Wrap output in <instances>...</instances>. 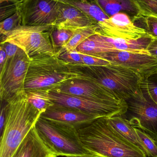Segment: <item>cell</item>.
<instances>
[{
	"label": "cell",
	"mask_w": 157,
	"mask_h": 157,
	"mask_svg": "<svg viewBox=\"0 0 157 157\" xmlns=\"http://www.w3.org/2000/svg\"><path fill=\"white\" fill-rule=\"evenodd\" d=\"M136 130L144 147L147 157H157V145L155 140L140 129L136 128Z\"/></svg>",
	"instance_id": "27"
},
{
	"label": "cell",
	"mask_w": 157,
	"mask_h": 157,
	"mask_svg": "<svg viewBox=\"0 0 157 157\" xmlns=\"http://www.w3.org/2000/svg\"><path fill=\"white\" fill-rule=\"evenodd\" d=\"M94 56L128 68L139 74L142 78L157 74V58L151 55L115 50Z\"/></svg>",
	"instance_id": "12"
},
{
	"label": "cell",
	"mask_w": 157,
	"mask_h": 157,
	"mask_svg": "<svg viewBox=\"0 0 157 157\" xmlns=\"http://www.w3.org/2000/svg\"><path fill=\"white\" fill-rule=\"evenodd\" d=\"M73 35V32L55 27L52 32V37L56 53L66 45Z\"/></svg>",
	"instance_id": "25"
},
{
	"label": "cell",
	"mask_w": 157,
	"mask_h": 157,
	"mask_svg": "<svg viewBox=\"0 0 157 157\" xmlns=\"http://www.w3.org/2000/svg\"><path fill=\"white\" fill-rule=\"evenodd\" d=\"M62 2L80 10L97 23L104 21L110 17L104 11L97 2V0L88 1L86 0H61Z\"/></svg>",
	"instance_id": "20"
},
{
	"label": "cell",
	"mask_w": 157,
	"mask_h": 157,
	"mask_svg": "<svg viewBox=\"0 0 157 157\" xmlns=\"http://www.w3.org/2000/svg\"><path fill=\"white\" fill-rule=\"evenodd\" d=\"M6 103V118L1 137L0 157H12L42 113L28 102L26 92Z\"/></svg>",
	"instance_id": "2"
},
{
	"label": "cell",
	"mask_w": 157,
	"mask_h": 157,
	"mask_svg": "<svg viewBox=\"0 0 157 157\" xmlns=\"http://www.w3.org/2000/svg\"><path fill=\"white\" fill-rule=\"evenodd\" d=\"M77 50L81 54L92 56L115 51L111 49L102 42L97 34L92 36L85 40L77 48Z\"/></svg>",
	"instance_id": "22"
},
{
	"label": "cell",
	"mask_w": 157,
	"mask_h": 157,
	"mask_svg": "<svg viewBox=\"0 0 157 157\" xmlns=\"http://www.w3.org/2000/svg\"><path fill=\"white\" fill-rule=\"evenodd\" d=\"M21 25V16L17 11L12 16L9 17L0 23V34L2 40L8 33Z\"/></svg>",
	"instance_id": "28"
},
{
	"label": "cell",
	"mask_w": 157,
	"mask_h": 157,
	"mask_svg": "<svg viewBox=\"0 0 157 157\" xmlns=\"http://www.w3.org/2000/svg\"><path fill=\"white\" fill-rule=\"evenodd\" d=\"M155 142H156V145H157V140H155Z\"/></svg>",
	"instance_id": "38"
},
{
	"label": "cell",
	"mask_w": 157,
	"mask_h": 157,
	"mask_svg": "<svg viewBox=\"0 0 157 157\" xmlns=\"http://www.w3.org/2000/svg\"><path fill=\"white\" fill-rule=\"evenodd\" d=\"M44 143L35 126L30 130L12 157H57Z\"/></svg>",
	"instance_id": "16"
},
{
	"label": "cell",
	"mask_w": 157,
	"mask_h": 157,
	"mask_svg": "<svg viewBox=\"0 0 157 157\" xmlns=\"http://www.w3.org/2000/svg\"><path fill=\"white\" fill-rule=\"evenodd\" d=\"M42 90L55 104L79 110L97 119L121 116L127 109L126 102L116 103L99 101L57 92L50 89Z\"/></svg>",
	"instance_id": "7"
},
{
	"label": "cell",
	"mask_w": 157,
	"mask_h": 157,
	"mask_svg": "<svg viewBox=\"0 0 157 157\" xmlns=\"http://www.w3.org/2000/svg\"><path fill=\"white\" fill-rule=\"evenodd\" d=\"M97 1L109 17L124 13L131 17L134 22L137 18L138 10L134 0H97Z\"/></svg>",
	"instance_id": "18"
},
{
	"label": "cell",
	"mask_w": 157,
	"mask_h": 157,
	"mask_svg": "<svg viewBox=\"0 0 157 157\" xmlns=\"http://www.w3.org/2000/svg\"></svg>",
	"instance_id": "39"
},
{
	"label": "cell",
	"mask_w": 157,
	"mask_h": 157,
	"mask_svg": "<svg viewBox=\"0 0 157 157\" xmlns=\"http://www.w3.org/2000/svg\"><path fill=\"white\" fill-rule=\"evenodd\" d=\"M97 36L102 42L113 50L150 55L147 49L151 40L150 37L131 40L113 39L101 34H97Z\"/></svg>",
	"instance_id": "17"
},
{
	"label": "cell",
	"mask_w": 157,
	"mask_h": 157,
	"mask_svg": "<svg viewBox=\"0 0 157 157\" xmlns=\"http://www.w3.org/2000/svg\"><path fill=\"white\" fill-rule=\"evenodd\" d=\"M25 92L28 102L42 113L55 105L43 90H31Z\"/></svg>",
	"instance_id": "23"
},
{
	"label": "cell",
	"mask_w": 157,
	"mask_h": 157,
	"mask_svg": "<svg viewBox=\"0 0 157 157\" xmlns=\"http://www.w3.org/2000/svg\"><path fill=\"white\" fill-rule=\"evenodd\" d=\"M41 117L78 129L87 126L97 118L78 110L55 104L42 113Z\"/></svg>",
	"instance_id": "14"
},
{
	"label": "cell",
	"mask_w": 157,
	"mask_h": 157,
	"mask_svg": "<svg viewBox=\"0 0 157 157\" xmlns=\"http://www.w3.org/2000/svg\"><path fill=\"white\" fill-rule=\"evenodd\" d=\"M72 78L94 82L126 101L140 89L142 78L133 71L117 64L104 66L68 64Z\"/></svg>",
	"instance_id": "3"
},
{
	"label": "cell",
	"mask_w": 157,
	"mask_h": 157,
	"mask_svg": "<svg viewBox=\"0 0 157 157\" xmlns=\"http://www.w3.org/2000/svg\"><path fill=\"white\" fill-rule=\"evenodd\" d=\"M35 128L47 147L57 156H83L91 154L82 143L78 129L39 117Z\"/></svg>",
	"instance_id": "4"
},
{
	"label": "cell",
	"mask_w": 157,
	"mask_h": 157,
	"mask_svg": "<svg viewBox=\"0 0 157 157\" xmlns=\"http://www.w3.org/2000/svg\"><path fill=\"white\" fill-rule=\"evenodd\" d=\"M100 28L98 24L78 29L73 32V35L68 43L57 53L63 51H73L85 40L95 34H100Z\"/></svg>",
	"instance_id": "21"
},
{
	"label": "cell",
	"mask_w": 157,
	"mask_h": 157,
	"mask_svg": "<svg viewBox=\"0 0 157 157\" xmlns=\"http://www.w3.org/2000/svg\"><path fill=\"white\" fill-rule=\"evenodd\" d=\"M102 157V156H100V155H97V154H89V155H83V156H72V157Z\"/></svg>",
	"instance_id": "37"
},
{
	"label": "cell",
	"mask_w": 157,
	"mask_h": 157,
	"mask_svg": "<svg viewBox=\"0 0 157 157\" xmlns=\"http://www.w3.org/2000/svg\"><path fill=\"white\" fill-rule=\"evenodd\" d=\"M139 19L143 20L145 25L144 29L151 38L157 39V19L152 17H143Z\"/></svg>",
	"instance_id": "31"
},
{
	"label": "cell",
	"mask_w": 157,
	"mask_h": 157,
	"mask_svg": "<svg viewBox=\"0 0 157 157\" xmlns=\"http://www.w3.org/2000/svg\"><path fill=\"white\" fill-rule=\"evenodd\" d=\"M78 132L82 143L91 154L103 157H147L121 136L105 117L97 119Z\"/></svg>",
	"instance_id": "1"
},
{
	"label": "cell",
	"mask_w": 157,
	"mask_h": 157,
	"mask_svg": "<svg viewBox=\"0 0 157 157\" xmlns=\"http://www.w3.org/2000/svg\"><path fill=\"white\" fill-rule=\"evenodd\" d=\"M98 24L100 34L109 38L136 40L150 37L144 28L136 25L131 17L124 13L115 14Z\"/></svg>",
	"instance_id": "13"
},
{
	"label": "cell",
	"mask_w": 157,
	"mask_h": 157,
	"mask_svg": "<svg viewBox=\"0 0 157 157\" xmlns=\"http://www.w3.org/2000/svg\"><path fill=\"white\" fill-rule=\"evenodd\" d=\"M30 59L22 50L11 59L0 74V97L7 101L17 94L25 92V78Z\"/></svg>",
	"instance_id": "9"
},
{
	"label": "cell",
	"mask_w": 157,
	"mask_h": 157,
	"mask_svg": "<svg viewBox=\"0 0 157 157\" xmlns=\"http://www.w3.org/2000/svg\"><path fill=\"white\" fill-rule=\"evenodd\" d=\"M57 92L82 97L94 101L107 102L123 103L121 100L99 83L87 80L71 78L49 88Z\"/></svg>",
	"instance_id": "11"
},
{
	"label": "cell",
	"mask_w": 157,
	"mask_h": 157,
	"mask_svg": "<svg viewBox=\"0 0 157 157\" xmlns=\"http://www.w3.org/2000/svg\"><path fill=\"white\" fill-rule=\"evenodd\" d=\"M59 59L71 65H83L80 53L77 50L56 53Z\"/></svg>",
	"instance_id": "30"
},
{
	"label": "cell",
	"mask_w": 157,
	"mask_h": 157,
	"mask_svg": "<svg viewBox=\"0 0 157 157\" xmlns=\"http://www.w3.org/2000/svg\"><path fill=\"white\" fill-rule=\"evenodd\" d=\"M138 10L136 20L143 17H152L157 19V0H134Z\"/></svg>",
	"instance_id": "24"
},
{
	"label": "cell",
	"mask_w": 157,
	"mask_h": 157,
	"mask_svg": "<svg viewBox=\"0 0 157 157\" xmlns=\"http://www.w3.org/2000/svg\"><path fill=\"white\" fill-rule=\"evenodd\" d=\"M140 90L157 105V74L142 78Z\"/></svg>",
	"instance_id": "26"
},
{
	"label": "cell",
	"mask_w": 157,
	"mask_h": 157,
	"mask_svg": "<svg viewBox=\"0 0 157 157\" xmlns=\"http://www.w3.org/2000/svg\"><path fill=\"white\" fill-rule=\"evenodd\" d=\"M126 112L121 116L135 128L157 140V105L140 89L126 101Z\"/></svg>",
	"instance_id": "8"
},
{
	"label": "cell",
	"mask_w": 157,
	"mask_h": 157,
	"mask_svg": "<svg viewBox=\"0 0 157 157\" xmlns=\"http://www.w3.org/2000/svg\"><path fill=\"white\" fill-rule=\"evenodd\" d=\"M18 1H0L1 22L16 13L18 11Z\"/></svg>",
	"instance_id": "29"
},
{
	"label": "cell",
	"mask_w": 157,
	"mask_h": 157,
	"mask_svg": "<svg viewBox=\"0 0 157 157\" xmlns=\"http://www.w3.org/2000/svg\"><path fill=\"white\" fill-rule=\"evenodd\" d=\"M7 56L6 52L2 46H0V74L4 71L6 67Z\"/></svg>",
	"instance_id": "36"
},
{
	"label": "cell",
	"mask_w": 157,
	"mask_h": 157,
	"mask_svg": "<svg viewBox=\"0 0 157 157\" xmlns=\"http://www.w3.org/2000/svg\"><path fill=\"white\" fill-rule=\"evenodd\" d=\"M68 65L56 55H40L30 59L25 83V91L49 89L72 78Z\"/></svg>",
	"instance_id": "5"
},
{
	"label": "cell",
	"mask_w": 157,
	"mask_h": 157,
	"mask_svg": "<svg viewBox=\"0 0 157 157\" xmlns=\"http://www.w3.org/2000/svg\"><path fill=\"white\" fill-rule=\"evenodd\" d=\"M147 50L150 55L157 58V39H151Z\"/></svg>",
	"instance_id": "35"
},
{
	"label": "cell",
	"mask_w": 157,
	"mask_h": 157,
	"mask_svg": "<svg viewBox=\"0 0 157 157\" xmlns=\"http://www.w3.org/2000/svg\"><path fill=\"white\" fill-rule=\"evenodd\" d=\"M59 7L55 26L74 32L78 29L98 24L80 10L59 0Z\"/></svg>",
	"instance_id": "15"
},
{
	"label": "cell",
	"mask_w": 157,
	"mask_h": 157,
	"mask_svg": "<svg viewBox=\"0 0 157 157\" xmlns=\"http://www.w3.org/2000/svg\"><path fill=\"white\" fill-rule=\"evenodd\" d=\"M107 118L110 125L121 136L130 143L140 148L145 153L144 147L135 128L121 116H116Z\"/></svg>",
	"instance_id": "19"
},
{
	"label": "cell",
	"mask_w": 157,
	"mask_h": 157,
	"mask_svg": "<svg viewBox=\"0 0 157 157\" xmlns=\"http://www.w3.org/2000/svg\"><path fill=\"white\" fill-rule=\"evenodd\" d=\"M54 25L25 26L19 25L1 40L18 46L29 59L40 55H56L52 32Z\"/></svg>",
	"instance_id": "6"
},
{
	"label": "cell",
	"mask_w": 157,
	"mask_h": 157,
	"mask_svg": "<svg viewBox=\"0 0 157 157\" xmlns=\"http://www.w3.org/2000/svg\"><path fill=\"white\" fill-rule=\"evenodd\" d=\"M1 45L3 47L5 52H6V56H7L6 64L8 63L11 59L16 56L21 50L17 46L13 44H10V43H2L1 44Z\"/></svg>",
	"instance_id": "33"
},
{
	"label": "cell",
	"mask_w": 157,
	"mask_h": 157,
	"mask_svg": "<svg viewBox=\"0 0 157 157\" xmlns=\"http://www.w3.org/2000/svg\"><path fill=\"white\" fill-rule=\"evenodd\" d=\"M1 116H0V132H1V135L2 134L3 128H4V126H5L6 118V103L5 101H1Z\"/></svg>",
	"instance_id": "34"
},
{
	"label": "cell",
	"mask_w": 157,
	"mask_h": 157,
	"mask_svg": "<svg viewBox=\"0 0 157 157\" xmlns=\"http://www.w3.org/2000/svg\"><path fill=\"white\" fill-rule=\"evenodd\" d=\"M59 4V0L18 1V11L21 16V25L55 26Z\"/></svg>",
	"instance_id": "10"
},
{
	"label": "cell",
	"mask_w": 157,
	"mask_h": 157,
	"mask_svg": "<svg viewBox=\"0 0 157 157\" xmlns=\"http://www.w3.org/2000/svg\"><path fill=\"white\" fill-rule=\"evenodd\" d=\"M80 54L83 65L90 66H104L109 65L111 63L108 60L99 57L81 53Z\"/></svg>",
	"instance_id": "32"
}]
</instances>
